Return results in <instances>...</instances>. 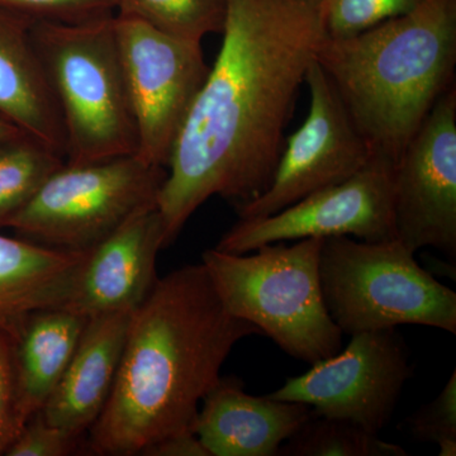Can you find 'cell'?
<instances>
[{"label":"cell","mask_w":456,"mask_h":456,"mask_svg":"<svg viewBox=\"0 0 456 456\" xmlns=\"http://www.w3.org/2000/svg\"><path fill=\"white\" fill-rule=\"evenodd\" d=\"M132 312L88 318L55 391L40 411L49 424L82 437L112 393Z\"/></svg>","instance_id":"cell-15"},{"label":"cell","mask_w":456,"mask_h":456,"mask_svg":"<svg viewBox=\"0 0 456 456\" xmlns=\"http://www.w3.org/2000/svg\"><path fill=\"white\" fill-rule=\"evenodd\" d=\"M410 349L395 329L351 335L350 344L289 378L266 397L310 406L317 416L342 419L371 434L391 421L412 378Z\"/></svg>","instance_id":"cell-9"},{"label":"cell","mask_w":456,"mask_h":456,"mask_svg":"<svg viewBox=\"0 0 456 456\" xmlns=\"http://www.w3.org/2000/svg\"><path fill=\"white\" fill-rule=\"evenodd\" d=\"M88 318L65 307L35 312L14 340L18 403L23 422L40 412L79 344Z\"/></svg>","instance_id":"cell-18"},{"label":"cell","mask_w":456,"mask_h":456,"mask_svg":"<svg viewBox=\"0 0 456 456\" xmlns=\"http://www.w3.org/2000/svg\"><path fill=\"white\" fill-rule=\"evenodd\" d=\"M90 250L0 235V329L16 340L32 314L65 305Z\"/></svg>","instance_id":"cell-16"},{"label":"cell","mask_w":456,"mask_h":456,"mask_svg":"<svg viewBox=\"0 0 456 456\" xmlns=\"http://www.w3.org/2000/svg\"><path fill=\"white\" fill-rule=\"evenodd\" d=\"M395 236L456 259V90L436 102L395 167Z\"/></svg>","instance_id":"cell-12"},{"label":"cell","mask_w":456,"mask_h":456,"mask_svg":"<svg viewBox=\"0 0 456 456\" xmlns=\"http://www.w3.org/2000/svg\"><path fill=\"white\" fill-rule=\"evenodd\" d=\"M397 444L379 439L342 419L314 416L278 450V456H407Z\"/></svg>","instance_id":"cell-20"},{"label":"cell","mask_w":456,"mask_h":456,"mask_svg":"<svg viewBox=\"0 0 456 456\" xmlns=\"http://www.w3.org/2000/svg\"><path fill=\"white\" fill-rule=\"evenodd\" d=\"M221 35L159 193L164 248L212 197L239 209L268 189L299 89L327 36L314 0H227Z\"/></svg>","instance_id":"cell-1"},{"label":"cell","mask_w":456,"mask_h":456,"mask_svg":"<svg viewBox=\"0 0 456 456\" xmlns=\"http://www.w3.org/2000/svg\"><path fill=\"white\" fill-rule=\"evenodd\" d=\"M395 167L387 159L370 161L351 178L314 191L268 217L239 220L216 248L254 253L275 242L350 236L377 242L397 239L393 215Z\"/></svg>","instance_id":"cell-10"},{"label":"cell","mask_w":456,"mask_h":456,"mask_svg":"<svg viewBox=\"0 0 456 456\" xmlns=\"http://www.w3.org/2000/svg\"><path fill=\"white\" fill-rule=\"evenodd\" d=\"M314 2L317 3V4H318V3H320V0H314Z\"/></svg>","instance_id":"cell-29"},{"label":"cell","mask_w":456,"mask_h":456,"mask_svg":"<svg viewBox=\"0 0 456 456\" xmlns=\"http://www.w3.org/2000/svg\"><path fill=\"white\" fill-rule=\"evenodd\" d=\"M116 35L132 112L137 156L167 167L208 75L200 42L183 40L136 18L116 14Z\"/></svg>","instance_id":"cell-8"},{"label":"cell","mask_w":456,"mask_h":456,"mask_svg":"<svg viewBox=\"0 0 456 456\" xmlns=\"http://www.w3.org/2000/svg\"><path fill=\"white\" fill-rule=\"evenodd\" d=\"M0 116L66 159L64 127L32 22L0 9Z\"/></svg>","instance_id":"cell-17"},{"label":"cell","mask_w":456,"mask_h":456,"mask_svg":"<svg viewBox=\"0 0 456 456\" xmlns=\"http://www.w3.org/2000/svg\"><path fill=\"white\" fill-rule=\"evenodd\" d=\"M314 416L307 404L255 397L239 378L221 377L203 398L194 432L211 456H278Z\"/></svg>","instance_id":"cell-14"},{"label":"cell","mask_w":456,"mask_h":456,"mask_svg":"<svg viewBox=\"0 0 456 456\" xmlns=\"http://www.w3.org/2000/svg\"><path fill=\"white\" fill-rule=\"evenodd\" d=\"M64 163L51 147L25 134L0 142V228L8 226Z\"/></svg>","instance_id":"cell-19"},{"label":"cell","mask_w":456,"mask_h":456,"mask_svg":"<svg viewBox=\"0 0 456 456\" xmlns=\"http://www.w3.org/2000/svg\"><path fill=\"white\" fill-rule=\"evenodd\" d=\"M141 455L147 456H211L194 432L173 435L147 446Z\"/></svg>","instance_id":"cell-27"},{"label":"cell","mask_w":456,"mask_h":456,"mask_svg":"<svg viewBox=\"0 0 456 456\" xmlns=\"http://www.w3.org/2000/svg\"><path fill=\"white\" fill-rule=\"evenodd\" d=\"M422 0H320L327 37L344 38L410 13Z\"/></svg>","instance_id":"cell-22"},{"label":"cell","mask_w":456,"mask_h":456,"mask_svg":"<svg viewBox=\"0 0 456 456\" xmlns=\"http://www.w3.org/2000/svg\"><path fill=\"white\" fill-rule=\"evenodd\" d=\"M80 437L49 424L40 412L32 416L17 439L9 446L7 456H66L74 454Z\"/></svg>","instance_id":"cell-26"},{"label":"cell","mask_w":456,"mask_h":456,"mask_svg":"<svg viewBox=\"0 0 456 456\" xmlns=\"http://www.w3.org/2000/svg\"><path fill=\"white\" fill-rule=\"evenodd\" d=\"M320 281L330 316L342 334L401 325L456 334V293L422 268L398 239H323Z\"/></svg>","instance_id":"cell-6"},{"label":"cell","mask_w":456,"mask_h":456,"mask_svg":"<svg viewBox=\"0 0 456 456\" xmlns=\"http://www.w3.org/2000/svg\"><path fill=\"white\" fill-rule=\"evenodd\" d=\"M167 174V167L137 155L97 163L65 161L7 227L37 244L89 250L134 212L158 204Z\"/></svg>","instance_id":"cell-7"},{"label":"cell","mask_w":456,"mask_h":456,"mask_svg":"<svg viewBox=\"0 0 456 456\" xmlns=\"http://www.w3.org/2000/svg\"><path fill=\"white\" fill-rule=\"evenodd\" d=\"M305 83L311 104L301 128L284 142L268 189L237 209L239 220L268 217L314 191L351 178L370 161V150L334 84L317 60Z\"/></svg>","instance_id":"cell-11"},{"label":"cell","mask_w":456,"mask_h":456,"mask_svg":"<svg viewBox=\"0 0 456 456\" xmlns=\"http://www.w3.org/2000/svg\"><path fill=\"white\" fill-rule=\"evenodd\" d=\"M23 426L18 403L14 338L0 329V455H5Z\"/></svg>","instance_id":"cell-25"},{"label":"cell","mask_w":456,"mask_h":456,"mask_svg":"<svg viewBox=\"0 0 456 456\" xmlns=\"http://www.w3.org/2000/svg\"><path fill=\"white\" fill-rule=\"evenodd\" d=\"M408 434L419 443L456 441V371L434 401L406 419Z\"/></svg>","instance_id":"cell-24"},{"label":"cell","mask_w":456,"mask_h":456,"mask_svg":"<svg viewBox=\"0 0 456 456\" xmlns=\"http://www.w3.org/2000/svg\"><path fill=\"white\" fill-rule=\"evenodd\" d=\"M0 9L31 22L77 23L116 14L117 0H0Z\"/></svg>","instance_id":"cell-23"},{"label":"cell","mask_w":456,"mask_h":456,"mask_svg":"<svg viewBox=\"0 0 456 456\" xmlns=\"http://www.w3.org/2000/svg\"><path fill=\"white\" fill-rule=\"evenodd\" d=\"M316 60L371 156L397 164L456 65V0H422L404 16L344 38L327 37Z\"/></svg>","instance_id":"cell-3"},{"label":"cell","mask_w":456,"mask_h":456,"mask_svg":"<svg viewBox=\"0 0 456 456\" xmlns=\"http://www.w3.org/2000/svg\"><path fill=\"white\" fill-rule=\"evenodd\" d=\"M23 132L16 127L11 121L0 116V142L20 136Z\"/></svg>","instance_id":"cell-28"},{"label":"cell","mask_w":456,"mask_h":456,"mask_svg":"<svg viewBox=\"0 0 456 456\" xmlns=\"http://www.w3.org/2000/svg\"><path fill=\"white\" fill-rule=\"evenodd\" d=\"M227 0H117L116 14L136 18L183 40L222 33Z\"/></svg>","instance_id":"cell-21"},{"label":"cell","mask_w":456,"mask_h":456,"mask_svg":"<svg viewBox=\"0 0 456 456\" xmlns=\"http://www.w3.org/2000/svg\"><path fill=\"white\" fill-rule=\"evenodd\" d=\"M32 35L64 127L66 163L136 155L116 14L86 22H32Z\"/></svg>","instance_id":"cell-4"},{"label":"cell","mask_w":456,"mask_h":456,"mask_svg":"<svg viewBox=\"0 0 456 456\" xmlns=\"http://www.w3.org/2000/svg\"><path fill=\"white\" fill-rule=\"evenodd\" d=\"M253 335L260 330L226 310L202 263L158 278L131 314L112 393L90 428V450L141 455L165 437L194 432L231 351Z\"/></svg>","instance_id":"cell-2"},{"label":"cell","mask_w":456,"mask_h":456,"mask_svg":"<svg viewBox=\"0 0 456 456\" xmlns=\"http://www.w3.org/2000/svg\"><path fill=\"white\" fill-rule=\"evenodd\" d=\"M323 239L261 246L255 254L208 248L202 264L226 310L253 323L284 353L314 364L342 349L320 281Z\"/></svg>","instance_id":"cell-5"},{"label":"cell","mask_w":456,"mask_h":456,"mask_svg":"<svg viewBox=\"0 0 456 456\" xmlns=\"http://www.w3.org/2000/svg\"><path fill=\"white\" fill-rule=\"evenodd\" d=\"M163 248V220L158 204H150L90 250L77 287L62 307L86 318L134 312L158 281L156 260Z\"/></svg>","instance_id":"cell-13"}]
</instances>
